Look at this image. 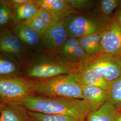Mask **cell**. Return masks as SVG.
<instances>
[{"label":"cell","instance_id":"5b68a950","mask_svg":"<svg viewBox=\"0 0 121 121\" xmlns=\"http://www.w3.org/2000/svg\"><path fill=\"white\" fill-rule=\"evenodd\" d=\"M34 94L35 86L32 79L22 75L0 77V102L21 104Z\"/></svg>","mask_w":121,"mask_h":121},{"label":"cell","instance_id":"4fadbf2b","mask_svg":"<svg viewBox=\"0 0 121 121\" xmlns=\"http://www.w3.org/2000/svg\"><path fill=\"white\" fill-rule=\"evenodd\" d=\"M40 8L54 13L59 21L73 14L80 13L73 9L66 0H35Z\"/></svg>","mask_w":121,"mask_h":121},{"label":"cell","instance_id":"7402d4cb","mask_svg":"<svg viewBox=\"0 0 121 121\" xmlns=\"http://www.w3.org/2000/svg\"><path fill=\"white\" fill-rule=\"evenodd\" d=\"M108 101L117 110L121 108V76L111 82L108 90Z\"/></svg>","mask_w":121,"mask_h":121},{"label":"cell","instance_id":"2e32d148","mask_svg":"<svg viewBox=\"0 0 121 121\" xmlns=\"http://www.w3.org/2000/svg\"><path fill=\"white\" fill-rule=\"evenodd\" d=\"M22 65L17 56L0 52V77L22 75Z\"/></svg>","mask_w":121,"mask_h":121},{"label":"cell","instance_id":"7a4b0ae2","mask_svg":"<svg viewBox=\"0 0 121 121\" xmlns=\"http://www.w3.org/2000/svg\"><path fill=\"white\" fill-rule=\"evenodd\" d=\"M36 54L22 65L27 78L43 79L61 75L78 73L82 69V62L72 63L65 60L57 53L43 52Z\"/></svg>","mask_w":121,"mask_h":121},{"label":"cell","instance_id":"ffe728a7","mask_svg":"<svg viewBox=\"0 0 121 121\" xmlns=\"http://www.w3.org/2000/svg\"><path fill=\"white\" fill-rule=\"evenodd\" d=\"M117 109L109 101H107L98 109L89 112L85 121H116Z\"/></svg>","mask_w":121,"mask_h":121},{"label":"cell","instance_id":"d6986e66","mask_svg":"<svg viewBox=\"0 0 121 121\" xmlns=\"http://www.w3.org/2000/svg\"><path fill=\"white\" fill-rule=\"evenodd\" d=\"M103 31L96 32L78 38L82 48L89 56H94L102 52L101 40Z\"/></svg>","mask_w":121,"mask_h":121},{"label":"cell","instance_id":"5bb4252c","mask_svg":"<svg viewBox=\"0 0 121 121\" xmlns=\"http://www.w3.org/2000/svg\"><path fill=\"white\" fill-rule=\"evenodd\" d=\"M59 21L56 15L44 9L40 8L34 17L24 23L41 35L49 27Z\"/></svg>","mask_w":121,"mask_h":121},{"label":"cell","instance_id":"9a60e30c","mask_svg":"<svg viewBox=\"0 0 121 121\" xmlns=\"http://www.w3.org/2000/svg\"><path fill=\"white\" fill-rule=\"evenodd\" d=\"M0 121H32L29 111L21 104H5L0 114Z\"/></svg>","mask_w":121,"mask_h":121},{"label":"cell","instance_id":"d4e9b609","mask_svg":"<svg viewBox=\"0 0 121 121\" xmlns=\"http://www.w3.org/2000/svg\"><path fill=\"white\" fill-rule=\"evenodd\" d=\"M12 18L13 19V13L4 1L0 7V26L7 25Z\"/></svg>","mask_w":121,"mask_h":121},{"label":"cell","instance_id":"ba28073f","mask_svg":"<svg viewBox=\"0 0 121 121\" xmlns=\"http://www.w3.org/2000/svg\"><path fill=\"white\" fill-rule=\"evenodd\" d=\"M102 52L121 56V27L115 16L107 23L101 40Z\"/></svg>","mask_w":121,"mask_h":121},{"label":"cell","instance_id":"4316f807","mask_svg":"<svg viewBox=\"0 0 121 121\" xmlns=\"http://www.w3.org/2000/svg\"><path fill=\"white\" fill-rule=\"evenodd\" d=\"M116 121H121V113L118 112H117Z\"/></svg>","mask_w":121,"mask_h":121},{"label":"cell","instance_id":"f1b7e54d","mask_svg":"<svg viewBox=\"0 0 121 121\" xmlns=\"http://www.w3.org/2000/svg\"><path fill=\"white\" fill-rule=\"evenodd\" d=\"M4 0H0V7L4 3Z\"/></svg>","mask_w":121,"mask_h":121},{"label":"cell","instance_id":"9c48e42d","mask_svg":"<svg viewBox=\"0 0 121 121\" xmlns=\"http://www.w3.org/2000/svg\"><path fill=\"white\" fill-rule=\"evenodd\" d=\"M82 99L86 103L89 112L97 110L108 101V90L90 85H82Z\"/></svg>","mask_w":121,"mask_h":121},{"label":"cell","instance_id":"8fae6325","mask_svg":"<svg viewBox=\"0 0 121 121\" xmlns=\"http://www.w3.org/2000/svg\"><path fill=\"white\" fill-rule=\"evenodd\" d=\"M13 33L26 47L40 52L42 50L41 35L24 23H16L12 27Z\"/></svg>","mask_w":121,"mask_h":121},{"label":"cell","instance_id":"603a6c76","mask_svg":"<svg viewBox=\"0 0 121 121\" xmlns=\"http://www.w3.org/2000/svg\"><path fill=\"white\" fill-rule=\"evenodd\" d=\"M32 121H80L73 117L61 114H47L29 111Z\"/></svg>","mask_w":121,"mask_h":121},{"label":"cell","instance_id":"e0dca14e","mask_svg":"<svg viewBox=\"0 0 121 121\" xmlns=\"http://www.w3.org/2000/svg\"><path fill=\"white\" fill-rule=\"evenodd\" d=\"M78 82L81 85H90L109 90L111 82L106 80L95 70L90 68H82L76 73Z\"/></svg>","mask_w":121,"mask_h":121},{"label":"cell","instance_id":"484cf974","mask_svg":"<svg viewBox=\"0 0 121 121\" xmlns=\"http://www.w3.org/2000/svg\"><path fill=\"white\" fill-rule=\"evenodd\" d=\"M114 16L117 20V22L121 27V7L117 9Z\"/></svg>","mask_w":121,"mask_h":121},{"label":"cell","instance_id":"cb8c5ba5","mask_svg":"<svg viewBox=\"0 0 121 121\" xmlns=\"http://www.w3.org/2000/svg\"><path fill=\"white\" fill-rule=\"evenodd\" d=\"M68 4L80 13L91 12L95 9L98 0H66Z\"/></svg>","mask_w":121,"mask_h":121},{"label":"cell","instance_id":"52a82bcc","mask_svg":"<svg viewBox=\"0 0 121 121\" xmlns=\"http://www.w3.org/2000/svg\"><path fill=\"white\" fill-rule=\"evenodd\" d=\"M68 38L63 19L56 22L41 35L43 52L57 53Z\"/></svg>","mask_w":121,"mask_h":121},{"label":"cell","instance_id":"8992f818","mask_svg":"<svg viewBox=\"0 0 121 121\" xmlns=\"http://www.w3.org/2000/svg\"><path fill=\"white\" fill-rule=\"evenodd\" d=\"M82 64L83 67L95 70L109 82L121 76V56L101 52L89 56Z\"/></svg>","mask_w":121,"mask_h":121},{"label":"cell","instance_id":"3957f363","mask_svg":"<svg viewBox=\"0 0 121 121\" xmlns=\"http://www.w3.org/2000/svg\"><path fill=\"white\" fill-rule=\"evenodd\" d=\"M33 80L35 94L49 97L82 99V85L78 82L76 73Z\"/></svg>","mask_w":121,"mask_h":121},{"label":"cell","instance_id":"277c9868","mask_svg":"<svg viewBox=\"0 0 121 121\" xmlns=\"http://www.w3.org/2000/svg\"><path fill=\"white\" fill-rule=\"evenodd\" d=\"M63 20L68 37L76 38L104 31L108 23L94 10L71 14Z\"/></svg>","mask_w":121,"mask_h":121},{"label":"cell","instance_id":"83f0119b","mask_svg":"<svg viewBox=\"0 0 121 121\" xmlns=\"http://www.w3.org/2000/svg\"><path fill=\"white\" fill-rule=\"evenodd\" d=\"M4 104H5V103L0 102V114L1 112V110H2V108L4 106Z\"/></svg>","mask_w":121,"mask_h":121},{"label":"cell","instance_id":"ac0fdd59","mask_svg":"<svg viewBox=\"0 0 121 121\" xmlns=\"http://www.w3.org/2000/svg\"><path fill=\"white\" fill-rule=\"evenodd\" d=\"M39 9L35 0H27L12 10L13 19L17 23L25 22L34 17Z\"/></svg>","mask_w":121,"mask_h":121},{"label":"cell","instance_id":"30bf717a","mask_svg":"<svg viewBox=\"0 0 121 121\" xmlns=\"http://www.w3.org/2000/svg\"><path fill=\"white\" fill-rule=\"evenodd\" d=\"M57 53L72 63L82 62L89 56L76 38H69L58 49Z\"/></svg>","mask_w":121,"mask_h":121},{"label":"cell","instance_id":"44dd1931","mask_svg":"<svg viewBox=\"0 0 121 121\" xmlns=\"http://www.w3.org/2000/svg\"><path fill=\"white\" fill-rule=\"evenodd\" d=\"M121 7V0H100L94 10L104 21H110L117 9Z\"/></svg>","mask_w":121,"mask_h":121},{"label":"cell","instance_id":"f546056e","mask_svg":"<svg viewBox=\"0 0 121 121\" xmlns=\"http://www.w3.org/2000/svg\"><path fill=\"white\" fill-rule=\"evenodd\" d=\"M117 112H118L121 113V108H120V109H118V110H117Z\"/></svg>","mask_w":121,"mask_h":121},{"label":"cell","instance_id":"6da1fadb","mask_svg":"<svg viewBox=\"0 0 121 121\" xmlns=\"http://www.w3.org/2000/svg\"><path fill=\"white\" fill-rule=\"evenodd\" d=\"M21 104L28 111L47 114H61L85 121L89 113L83 99L49 97L34 94L26 97Z\"/></svg>","mask_w":121,"mask_h":121},{"label":"cell","instance_id":"7c38bea8","mask_svg":"<svg viewBox=\"0 0 121 121\" xmlns=\"http://www.w3.org/2000/svg\"><path fill=\"white\" fill-rule=\"evenodd\" d=\"M26 48L12 30H0V52L15 56H21L26 52Z\"/></svg>","mask_w":121,"mask_h":121}]
</instances>
